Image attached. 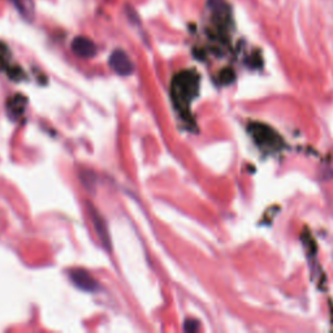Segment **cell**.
<instances>
[{"label": "cell", "instance_id": "cell-2", "mask_svg": "<svg viewBox=\"0 0 333 333\" xmlns=\"http://www.w3.org/2000/svg\"><path fill=\"white\" fill-rule=\"evenodd\" d=\"M248 132L252 133L253 140L259 145V147L264 149H279L281 145L279 134L273 131L272 128L267 127L264 124H253L248 127Z\"/></svg>", "mask_w": 333, "mask_h": 333}, {"label": "cell", "instance_id": "cell-10", "mask_svg": "<svg viewBox=\"0 0 333 333\" xmlns=\"http://www.w3.org/2000/svg\"><path fill=\"white\" fill-rule=\"evenodd\" d=\"M233 72L232 70H223V73H221V81L224 82V84H228V82H230L232 79H233Z\"/></svg>", "mask_w": 333, "mask_h": 333}, {"label": "cell", "instance_id": "cell-6", "mask_svg": "<svg viewBox=\"0 0 333 333\" xmlns=\"http://www.w3.org/2000/svg\"><path fill=\"white\" fill-rule=\"evenodd\" d=\"M73 52L79 58H93L97 54V46L94 42L85 36H77L72 42Z\"/></svg>", "mask_w": 333, "mask_h": 333}, {"label": "cell", "instance_id": "cell-8", "mask_svg": "<svg viewBox=\"0 0 333 333\" xmlns=\"http://www.w3.org/2000/svg\"><path fill=\"white\" fill-rule=\"evenodd\" d=\"M12 3L17 8V11L25 18H33L34 16V3L33 0H12Z\"/></svg>", "mask_w": 333, "mask_h": 333}, {"label": "cell", "instance_id": "cell-4", "mask_svg": "<svg viewBox=\"0 0 333 333\" xmlns=\"http://www.w3.org/2000/svg\"><path fill=\"white\" fill-rule=\"evenodd\" d=\"M69 277L77 288L85 292H94L98 289V282L88 271L85 270H72Z\"/></svg>", "mask_w": 333, "mask_h": 333}, {"label": "cell", "instance_id": "cell-1", "mask_svg": "<svg viewBox=\"0 0 333 333\" xmlns=\"http://www.w3.org/2000/svg\"><path fill=\"white\" fill-rule=\"evenodd\" d=\"M199 74L197 70L186 69L179 72L171 84V97L176 108L182 115H190L189 107L199 91Z\"/></svg>", "mask_w": 333, "mask_h": 333}, {"label": "cell", "instance_id": "cell-9", "mask_svg": "<svg viewBox=\"0 0 333 333\" xmlns=\"http://www.w3.org/2000/svg\"><path fill=\"white\" fill-rule=\"evenodd\" d=\"M198 328H199V323H198L197 320L189 319V320L185 321L184 329L186 330V332H195V330H198Z\"/></svg>", "mask_w": 333, "mask_h": 333}, {"label": "cell", "instance_id": "cell-5", "mask_svg": "<svg viewBox=\"0 0 333 333\" xmlns=\"http://www.w3.org/2000/svg\"><path fill=\"white\" fill-rule=\"evenodd\" d=\"M89 212H90L91 220H93V224H94L95 230H97L98 236H99L100 242L103 243L104 247L108 248V252H111V238H109V233H108V229H107L106 221L103 220L102 215H100L99 212H98L93 206H90Z\"/></svg>", "mask_w": 333, "mask_h": 333}, {"label": "cell", "instance_id": "cell-3", "mask_svg": "<svg viewBox=\"0 0 333 333\" xmlns=\"http://www.w3.org/2000/svg\"><path fill=\"white\" fill-rule=\"evenodd\" d=\"M109 67L112 68L120 76H129L134 70V65L131 58L122 50H115L112 55L109 56Z\"/></svg>", "mask_w": 333, "mask_h": 333}, {"label": "cell", "instance_id": "cell-7", "mask_svg": "<svg viewBox=\"0 0 333 333\" xmlns=\"http://www.w3.org/2000/svg\"><path fill=\"white\" fill-rule=\"evenodd\" d=\"M25 108H26V98L21 94H16L7 103V112L12 118H17L18 116H21Z\"/></svg>", "mask_w": 333, "mask_h": 333}]
</instances>
